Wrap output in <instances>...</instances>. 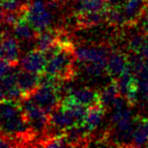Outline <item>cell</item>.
Listing matches in <instances>:
<instances>
[{
  "instance_id": "29",
  "label": "cell",
  "mask_w": 148,
  "mask_h": 148,
  "mask_svg": "<svg viewBox=\"0 0 148 148\" xmlns=\"http://www.w3.org/2000/svg\"><path fill=\"white\" fill-rule=\"evenodd\" d=\"M1 122H2V120H1V116H0V125H1Z\"/></svg>"
},
{
  "instance_id": "12",
  "label": "cell",
  "mask_w": 148,
  "mask_h": 148,
  "mask_svg": "<svg viewBox=\"0 0 148 148\" xmlns=\"http://www.w3.org/2000/svg\"><path fill=\"white\" fill-rule=\"evenodd\" d=\"M16 81L23 91V97H27L40 86V75L21 69L16 72Z\"/></svg>"
},
{
  "instance_id": "5",
  "label": "cell",
  "mask_w": 148,
  "mask_h": 148,
  "mask_svg": "<svg viewBox=\"0 0 148 148\" xmlns=\"http://www.w3.org/2000/svg\"><path fill=\"white\" fill-rule=\"evenodd\" d=\"M74 55L80 63H99L107 66L110 49L106 46H79L74 48Z\"/></svg>"
},
{
  "instance_id": "7",
  "label": "cell",
  "mask_w": 148,
  "mask_h": 148,
  "mask_svg": "<svg viewBox=\"0 0 148 148\" xmlns=\"http://www.w3.org/2000/svg\"><path fill=\"white\" fill-rule=\"evenodd\" d=\"M50 116V126L59 131H65L68 128L77 125V122L74 118L73 114L65 106L61 105L55 109Z\"/></svg>"
},
{
  "instance_id": "30",
  "label": "cell",
  "mask_w": 148,
  "mask_h": 148,
  "mask_svg": "<svg viewBox=\"0 0 148 148\" xmlns=\"http://www.w3.org/2000/svg\"><path fill=\"white\" fill-rule=\"evenodd\" d=\"M61 1H62V2H64V1H66V0H61Z\"/></svg>"
},
{
  "instance_id": "13",
  "label": "cell",
  "mask_w": 148,
  "mask_h": 148,
  "mask_svg": "<svg viewBox=\"0 0 148 148\" xmlns=\"http://www.w3.org/2000/svg\"><path fill=\"white\" fill-rule=\"evenodd\" d=\"M39 32L29 23L27 17L23 16L13 25V36L21 42H35L39 36Z\"/></svg>"
},
{
  "instance_id": "3",
  "label": "cell",
  "mask_w": 148,
  "mask_h": 148,
  "mask_svg": "<svg viewBox=\"0 0 148 148\" xmlns=\"http://www.w3.org/2000/svg\"><path fill=\"white\" fill-rule=\"evenodd\" d=\"M21 109L34 133H43L50 126V116L29 97L21 99Z\"/></svg>"
},
{
  "instance_id": "16",
  "label": "cell",
  "mask_w": 148,
  "mask_h": 148,
  "mask_svg": "<svg viewBox=\"0 0 148 148\" xmlns=\"http://www.w3.org/2000/svg\"><path fill=\"white\" fill-rule=\"evenodd\" d=\"M61 32L62 31H60V29H48L46 31L40 33L37 40H36V47H37V49L41 50L42 52L46 53L48 50H50L53 46H55L59 42Z\"/></svg>"
},
{
  "instance_id": "1",
  "label": "cell",
  "mask_w": 148,
  "mask_h": 148,
  "mask_svg": "<svg viewBox=\"0 0 148 148\" xmlns=\"http://www.w3.org/2000/svg\"><path fill=\"white\" fill-rule=\"evenodd\" d=\"M74 49L62 48L48 59L46 71L48 75L59 79L60 81H69L76 73L74 62L76 60Z\"/></svg>"
},
{
  "instance_id": "9",
  "label": "cell",
  "mask_w": 148,
  "mask_h": 148,
  "mask_svg": "<svg viewBox=\"0 0 148 148\" xmlns=\"http://www.w3.org/2000/svg\"><path fill=\"white\" fill-rule=\"evenodd\" d=\"M128 68V56L119 50L111 51L108 59L107 73L113 79L118 77Z\"/></svg>"
},
{
  "instance_id": "23",
  "label": "cell",
  "mask_w": 148,
  "mask_h": 148,
  "mask_svg": "<svg viewBox=\"0 0 148 148\" xmlns=\"http://www.w3.org/2000/svg\"><path fill=\"white\" fill-rule=\"evenodd\" d=\"M13 67H14V65H12L10 62L7 61L4 58L0 57V77L10 73Z\"/></svg>"
},
{
  "instance_id": "24",
  "label": "cell",
  "mask_w": 148,
  "mask_h": 148,
  "mask_svg": "<svg viewBox=\"0 0 148 148\" xmlns=\"http://www.w3.org/2000/svg\"><path fill=\"white\" fill-rule=\"evenodd\" d=\"M16 145V143L12 142V138L8 137V136L4 135L3 133L0 132V147H12V146Z\"/></svg>"
},
{
  "instance_id": "26",
  "label": "cell",
  "mask_w": 148,
  "mask_h": 148,
  "mask_svg": "<svg viewBox=\"0 0 148 148\" xmlns=\"http://www.w3.org/2000/svg\"><path fill=\"white\" fill-rule=\"evenodd\" d=\"M6 101V97H5V93L2 89L0 88V103H3V101Z\"/></svg>"
},
{
  "instance_id": "6",
  "label": "cell",
  "mask_w": 148,
  "mask_h": 148,
  "mask_svg": "<svg viewBox=\"0 0 148 148\" xmlns=\"http://www.w3.org/2000/svg\"><path fill=\"white\" fill-rule=\"evenodd\" d=\"M47 63V56H46V54L44 52H42L39 49L29 51V53L25 54L21 58V62H19L23 70L32 72V73L39 74V75L45 73Z\"/></svg>"
},
{
  "instance_id": "2",
  "label": "cell",
  "mask_w": 148,
  "mask_h": 148,
  "mask_svg": "<svg viewBox=\"0 0 148 148\" xmlns=\"http://www.w3.org/2000/svg\"><path fill=\"white\" fill-rule=\"evenodd\" d=\"M25 17L39 33L50 29L54 21L53 11L45 0H32L27 7Z\"/></svg>"
},
{
  "instance_id": "8",
  "label": "cell",
  "mask_w": 148,
  "mask_h": 148,
  "mask_svg": "<svg viewBox=\"0 0 148 148\" xmlns=\"http://www.w3.org/2000/svg\"><path fill=\"white\" fill-rule=\"evenodd\" d=\"M148 0H127L123 11L127 19V25H134L142 18L148 8Z\"/></svg>"
},
{
  "instance_id": "19",
  "label": "cell",
  "mask_w": 148,
  "mask_h": 148,
  "mask_svg": "<svg viewBox=\"0 0 148 148\" xmlns=\"http://www.w3.org/2000/svg\"><path fill=\"white\" fill-rule=\"evenodd\" d=\"M120 95L119 86L117 84L116 79H113L111 83L105 86L103 88V90L101 91V103L103 107L107 108H112L114 101H116Z\"/></svg>"
},
{
  "instance_id": "31",
  "label": "cell",
  "mask_w": 148,
  "mask_h": 148,
  "mask_svg": "<svg viewBox=\"0 0 148 148\" xmlns=\"http://www.w3.org/2000/svg\"><path fill=\"white\" fill-rule=\"evenodd\" d=\"M0 1H2V0H0Z\"/></svg>"
},
{
  "instance_id": "18",
  "label": "cell",
  "mask_w": 148,
  "mask_h": 148,
  "mask_svg": "<svg viewBox=\"0 0 148 148\" xmlns=\"http://www.w3.org/2000/svg\"><path fill=\"white\" fill-rule=\"evenodd\" d=\"M106 10L82 13V14H74L76 25L80 27H91L99 25L103 21H106Z\"/></svg>"
},
{
  "instance_id": "11",
  "label": "cell",
  "mask_w": 148,
  "mask_h": 148,
  "mask_svg": "<svg viewBox=\"0 0 148 148\" xmlns=\"http://www.w3.org/2000/svg\"><path fill=\"white\" fill-rule=\"evenodd\" d=\"M2 58L10 62L12 65L16 66L19 63L21 57V47L18 40L14 36L5 34L2 38Z\"/></svg>"
},
{
  "instance_id": "17",
  "label": "cell",
  "mask_w": 148,
  "mask_h": 148,
  "mask_svg": "<svg viewBox=\"0 0 148 148\" xmlns=\"http://www.w3.org/2000/svg\"><path fill=\"white\" fill-rule=\"evenodd\" d=\"M148 145V119L137 117L136 126L133 133L132 146L142 147Z\"/></svg>"
},
{
  "instance_id": "25",
  "label": "cell",
  "mask_w": 148,
  "mask_h": 148,
  "mask_svg": "<svg viewBox=\"0 0 148 148\" xmlns=\"http://www.w3.org/2000/svg\"><path fill=\"white\" fill-rule=\"evenodd\" d=\"M126 1L127 0H107L108 7H122L123 8Z\"/></svg>"
},
{
  "instance_id": "14",
  "label": "cell",
  "mask_w": 148,
  "mask_h": 148,
  "mask_svg": "<svg viewBox=\"0 0 148 148\" xmlns=\"http://www.w3.org/2000/svg\"><path fill=\"white\" fill-rule=\"evenodd\" d=\"M106 113V108L101 103H97L95 106L87 108L86 116H85L83 125L89 132H92L101 125L103 120Z\"/></svg>"
},
{
  "instance_id": "15",
  "label": "cell",
  "mask_w": 148,
  "mask_h": 148,
  "mask_svg": "<svg viewBox=\"0 0 148 148\" xmlns=\"http://www.w3.org/2000/svg\"><path fill=\"white\" fill-rule=\"evenodd\" d=\"M107 8V0H76L73 6V13L82 14V13L105 11Z\"/></svg>"
},
{
  "instance_id": "28",
  "label": "cell",
  "mask_w": 148,
  "mask_h": 148,
  "mask_svg": "<svg viewBox=\"0 0 148 148\" xmlns=\"http://www.w3.org/2000/svg\"><path fill=\"white\" fill-rule=\"evenodd\" d=\"M0 57H2V41L0 38Z\"/></svg>"
},
{
  "instance_id": "27",
  "label": "cell",
  "mask_w": 148,
  "mask_h": 148,
  "mask_svg": "<svg viewBox=\"0 0 148 148\" xmlns=\"http://www.w3.org/2000/svg\"><path fill=\"white\" fill-rule=\"evenodd\" d=\"M3 16H4V10H3V7L1 5V2H0V23L3 21Z\"/></svg>"
},
{
  "instance_id": "10",
  "label": "cell",
  "mask_w": 148,
  "mask_h": 148,
  "mask_svg": "<svg viewBox=\"0 0 148 148\" xmlns=\"http://www.w3.org/2000/svg\"><path fill=\"white\" fill-rule=\"evenodd\" d=\"M67 95L87 108L97 105V103H101V91H97L90 87H80V88L71 89L68 91Z\"/></svg>"
},
{
  "instance_id": "4",
  "label": "cell",
  "mask_w": 148,
  "mask_h": 148,
  "mask_svg": "<svg viewBox=\"0 0 148 148\" xmlns=\"http://www.w3.org/2000/svg\"><path fill=\"white\" fill-rule=\"evenodd\" d=\"M60 87L54 85H40L33 93L29 95L35 103L44 110L47 114H51L55 109L60 106Z\"/></svg>"
},
{
  "instance_id": "22",
  "label": "cell",
  "mask_w": 148,
  "mask_h": 148,
  "mask_svg": "<svg viewBox=\"0 0 148 148\" xmlns=\"http://www.w3.org/2000/svg\"><path fill=\"white\" fill-rule=\"evenodd\" d=\"M83 65L85 73L90 76H101L107 73V66L99 63H81Z\"/></svg>"
},
{
  "instance_id": "21",
  "label": "cell",
  "mask_w": 148,
  "mask_h": 148,
  "mask_svg": "<svg viewBox=\"0 0 148 148\" xmlns=\"http://www.w3.org/2000/svg\"><path fill=\"white\" fill-rule=\"evenodd\" d=\"M128 49L132 53H140L142 47L145 44V33H135L131 35L128 40Z\"/></svg>"
},
{
  "instance_id": "20",
  "label": "cell",
  "mask_w": 148,
  "mask_h": 148,
  "mask_svg": "<svg viewBox=\"0 0 148 148\" xmlns=\"http://www.w3.org/2000/svg\"><path fill=\"white\" fill-rule=\"evenodd\" d=\"M106 21L113 27L127 25V19L122 7H108L106 10Z\"/></svg>"
}]
</instances>
